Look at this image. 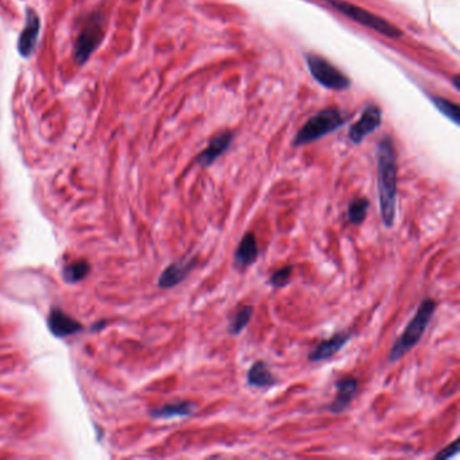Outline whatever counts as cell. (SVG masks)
Here are the masks:
<instances>
[{"label":"cell","mask_w":460,"mask_h":460,"mask_svg":"<svg viewBox=\"0 0 460 460\" xmlns=\"http://www.w3.org/2000/svg\"><path fill=\"white\" fill-rule=\"evenodd\" d=\"M434 309H436V303L431 299H425L420 304L416 315L413 316V319L409 321L402 335L393 344V347L389 353L390 363L398 362L402 356L408 354L413 347H416L419 344L421 338L424 336L425 331L428 328L432 317H434Z\"/></svg>","instance_id":"7a4b0ae2"},{"label":"cell","mask_w":460,"mask_h":460,"mask_svg":"<svg viewBox=\"0 0 460 460\" xmlns=\"http://www.w3.org/2000/svg\"><path fill=\"white\" fill-rule=\"evenodd\" d=\"M353 333L351 332H339L329 338L327 341L320 343L315 350L308 355L311 362H323L329 358L336 355L343 347L350 342Z\"/></svg>","instance_id":"8fae6325"},{"label":"cell","mask_w":460,"mask_h":460,"mask_svg":"<svg viewBox=\"0 0 460 460\" xmlns=\"http://www.w3.org/2000/svg\"><path fill=\"white\" fill-rule=\"evenodd\" d=\"M40 18L36 11L28 10L26 14V25L18 41V50L22 57H30L36 50L40 36Z\"/></svg>","instance_id":"9c48e42d"},{"label":"cell","mask_w":460,"mask_h":460,"mask_svg":"<svg viewBox=\"0 0 460 460\" xmlns=\"http://www.w3.org/2000/svg\"><path fill=\"white\" fill-rule=\"evenodd\" d=\"M254 314V309L250 305L247 306H243L237 315L232 317V320L230 321V326H228V333L230 335H234L237 336L239 335L243 329L246 328L250 323L251 316Z\"/></svg>","instance_id":"d6986e66"},{"label":"cell","mask_w":460,"mask_h":460,"mask_svg":"<svg viewBox=\"0 0 460 460\" xmlns=\"http://www.w3.org/2000/svg\"><path fill=\"white\" fill-rule=\"evenodd\" d=\"M327 1H328V0H327Z\"/></svg>","instance_id":"cb8c5ba5"},{"label":"cell","mask_w":460,"mask_h":460,"mask_svg":"<svg viewBox=\"0 0 460 460\" xmlns=\"http://www.w3.org/2000/svg\"><path fill=\"white\" fill-rule=\"evenodd\" d=\"M368 207H370V203H368V198H355L354 201H351L348 204V210H347L350 223L355 224V225L363 223L368 216Z\"/></svg>","instance_id":"ac0fdd59"},{"label":"cell","mask_w":460,"mask_h":460,"mask_svg":"<svg viewBox=\"0 0 460 460\" xmlns=\"http://www.w3.org/2000/svg\"><path fill=\"white\" fill-rule=\"evenodd\" d=\"M458 446H459V440L456 439V440H454L449 446H447L446 448H443L440 452H437V454L434 455V459L446 460L449 459V458H452V456H455V455L458 454V451H459Z\"/></svg>","instance_id":"7402d4cb"},{"label":"cell","mask_w":460,"mask_h":460,"mask_svg":"<svg viewBox=\"0 0 460 460\" xmlns=\"http://www.w3.org/2000/svg\"><path fill=\"white\" fill-rule=\"evenodd\" d=\"M434 105H436V108L444 115L447 117L449 120H452L455 124H459L460 120V114H459V107L456 105H454L452 102L449 100H446V99H442V97H434L432 99Z\"/></svg>","instance_id":"ffe728a7"},{"label":"cell","mask_w":460,"mask_h":460,"mask_svg":"<svg viewBox=\"0 0 460 460\" xmlns=\"http://www.w3.org/2000/svg\"><path fill=\"white\" fill-rule=\"evenodd\" d=\"M306 64L311 75L323 87L329 90H346L350 87L351 81L342 73L338 68L332 65L326 58L311 54L306 57Z\"/></svg>","instance_id":"5b68a950"},{"label":"cell","mask_w":460,"mask_h":460,"mask_svg":"<svg viewBox=\"0 0 460 460\" xmlns=\"http://www.w3.org/2000/svg\"><path fill=\"white\" fill-rule=\"evenodd\" d=\"M196 262H198L196 258H188V260H181L171 263L162 272V274L158 279V287L162 289H171L177 287L192 272Z\"/></svg>","instance_id":"ba28073f"},{"label":"cell","mask_w":460,"mask_h":460,"mask_svg":"<svg viewBox=\"0 0 460 460\" xmlns=\"http://www.w3.org/2000/svg\"><path fill=\"white\" fill-rule=\"evenodd\" d=\"M459 80H460L459 76L456 75V76H455V79H454V85H455V88H456V91H459L460 90Z\"/></svg>","instance_id":"603a6c76"},{"label":"cell","mask_w":460,"mask_h":460,"mask_svg":"<svg viewBox=\"0 0 460 460\" xmlns=\"http://www.w3.org/2000/svg\"><path fill=\"white\" fill-rule=\"evenodd\" d=\"M346 120L342 114L336 109H324L316 114L314 118L309 119L301 130L294 137L293 145L303 146L326 137L329 132L339 129Z\"/></svg>","instance_id":"3957f363"},{"label":"cell","mask_w":460,"mask_h":460,"mask_svg":"<svg viewBox=\"0 0 460 460\" xmlns=\"http://www.w3.org/2000/svg\"><path fill=\"white\" fill-rule=\"evenodd\" d=\"M293 273V267L291 266H285L279 270H277L276 273L270 278V284L274 288H284L290 281V277Z\"/></svg>","instance_id":"44dd1931"},{"label":"cell","mask_w":460,"mask_h":460,"mask_svg":"<svg viewBox=\"0 0 460 460\" xmlns=\"http://www.w3.org/2000/svg\"><path fill=\"white\" fill-rule=\"evenodd\" d=\"M382 112L377 105H370L362 117L356 122L355 124L351 126L348 137L354 144H360L368 134L377 130L381 124Z\"/></svg>","instance_id":"52a82bcc"},{"label":"cell","mask_w":460,"mask_h":460,"mask_svg":"<svg viewBox=\"0 0 460 460\" xmlns=\"http://www.w3.org/2000/svg\"><path fill=\"white\" fill-rule=\"evenodd\" d=\"M328 1L338 11H341L347 18L355 21L362 26L368 27V28L380 33L385 37L400 38L402 36V31L398 27H395L389 21L383 19L375 14L368 13V10H365V9H360L355 4L342 1V0H328Z\"/></svg>","instance_id":"277c9868"},{"label":"cell","mask_w":460,"mask_h":460,"mask_svg":"<svg viewBox=\"0 0 460 460\" xmlns=\"http://www.w3.org/2000/svg\"><path fill=\"white\" fill-rule=\"evenodd\" d=\"M48 327L54 336L65 338L82 331V326L73 317L66 315L60 308H53L48 316Z\"/></svg>","instance_id":"30bf717a"},{"label":"cell","mask_w":460,"mask_h":460,"mask_svg":"<svg viewBox=\"0 0 460 460\" xmlns=\"http://www.w3.org/2000/svg\"><path fill=\"white\" fill-rule=\"evenodd\" d=\"M232 142V134L231 132H223L218 134L210 142L208 147L200 153L198 157V165L203 168L210 166L218 158L223 154L224 151L228 149V146Z\"/></svg>","instance_id":"4fadbf2b"},{"label":"cell","mask_w":460,"mask_h":460,"mask_svg":"<svg viewBox=\"0 0 460 460\" xmlns=\"http://www.w3.org/2000/svg\"><path fill=\"white\" fill-rule=\"evenodd\" d=\"M103 38V22L100 18L95 16L80 31L79 38L76 41V60L82 65L91 55V53L97 48Z\"/></svg>","instance_id":"8992f818"},{"label":"cell","mask_w":460,"mask_h":460,"mask_svg":"<svg viewBox=\"0 0 460 460\" xmlns=\"http://www.w3.org/2000/svg\"><path fill=\"white\" fill-rule=\"evenodd\" d=\"M90 272H91L90 263L84 260H79V261L65 264L64 270H63V276L68 284H77L88 276Z\"/></svg>","instance_id":"e0dca14e"},{"label":"cell","mask_w":460,"mask_h":460,"mask_svg":"<svg viewBox=\"0 0 460 460\" xmlns=\"http://www.w3.org/2000/svg\"><path fill=\"white\" fill-rule=\"evenodd\" d=\"M258 245H257V237L252 234L249 232L245 237H242V240L237 245V251L234 254V264L237 269L245 270L252 263L257 261L258 258Z\"/></svg>","instance_id":"7c38bea8"},{"label":"cell","mask_w":460,"mask_h":460,"mask_svg":"<svg viewBox=\"0 0 460 460\" xmlns=\"http://www.w3.org/2000/svg\"><path fill=\"white\" fill-rule=\"evenodd\" d=\"M196 405L191 401H174L171 404H165L159 408L151 409L150 416L153 419H174V417H189L193 414Z\"/></svg>","instance_id":"9a60e30c"},{"label":"cell","mask_w":460,"mask_h":460,"mask_svg":"<svg viewBox=\"0 0 460 460\" xmlns=\"http://www.w3.org/2000/svg\"><path fill=\"white\" fill-rule=\"evenodd\" d=\"M247 382L252 387L266 389L274 386L277 380L263 360H257L247 373Z\"/></svg>","instance_id":"2e32d148"},{"label":"cell","mask_w":460,"mask_h":460,"mask_svg":"<svg viewBox=\"0 0 460 460\" xmlns=\"http://www.w3.org/2000/svg\"><path fill=\"white\" fill-rule=\"evenodd\" d=\"M377 177L382 223L392 228L397 212V157L390 137H385L377 149Z\"/></svg>","instance_id":"6da1fadb"},{"label":"cell","mask_w":460,"mask_h":460,"mask_svg":"<svg viewBox=\"0 0 460 460\" xmlns=\"http://www.w3.org/2000/svg\"><path fill=\"white\" fill-rule=\"evenodd\" d=\"M335 387H336V397L331 402L328 409L332 413H342L354 398L358 389V381L353 377L343 378L335 383Z\"/></svg>","instance_id":"5bb4252c"}]
</instances>
